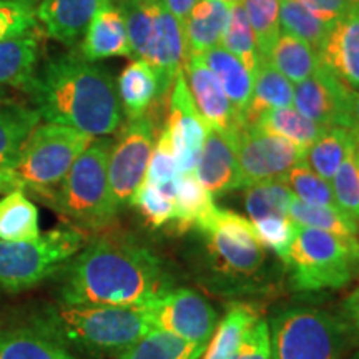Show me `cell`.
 <instances>
[{
    "mask_svg": "<svg viewBox=\"0 0 359 359\" xmlns=\"http://www.w3.org/2000/svg\"><path fill=\"white\" fill-rule=\"evenodd\" d=\"M259 318L258 309L250 303L235 302L218 321L217 330L203 351V359H231L246 331Z\"/></svg>",
    "mask_w": 359,
    "mask_h": 359,
    "instance_id": "27",
    "label": "cell"
},
{
    "mask_svg": "<svg viewBox=\"0 0 359 359\" xmlns=\"http://www.w3.org/2000/svg\"><path fill=\"white\" fill-rule=\"evenodd\" d=\"M222 47L224 50L233 53L246 67L251 77L257 74L262 57H259L257 39H255L253 29L250 25L248 15H246L240 0H236L230 6L228 20L222 35Z\"/></svg>",
    "mask_w": 359,
    "mask_h": 359,
    "instance_id": "35",
    "label": "cell"
},
{
    "mask_svg": "<svg viewBox=\"0 0 359 359\" xmlns=\"http://www.w3.org/2000/svg\"><path fill=\"white\" fill-rule=\"evenodd\" d=\"M283 266L290 275L291 288L299 293L344 288L359 276V238H343L296 224Z\"/></svg>",
    "mask_w": 359,
    "mask_h": 359,
    "instance_id": "7",
    "label": "cell"
},
{
    "mask_svg": "<svg viewBox=\"0 0 359 359\" xmlns=\"http://www.w3.org/2000/svg\"><path fill=\"white\" fill-rule=\"evenodd\" d=\"M32 327L75 354L118 356L150 330L143 308L70 304L40 309Z\"/></svg>",
    "mask_w": 359,
    "mask_h": 359,
    "instance_id": "4",
    "label": "cell"
},
{
    "mask_svg": "<svg viewBox=\"0 0 359 359\" xmlns=\"http://www.w3.org/2000/svg\"><path fill=\"white\" fill-rule=\"evenodd\" d=\"M180 173H193L198 163L208 127L201 118L188 90L185 72L180 70L170 88L168 118L165 122Z\"/></svg>",
    "mask_w": 359,
    "mask_h": 359,
    "instance_id": "14",
    "label": "cell"
},
{
    "mask_svg": "<svg viewBox=\"0 0 359 359\" xmlns=\"http://www.w3.org/2000/svg\"><path fill=\"white\" fill-rule=\"evenodd\" d=\"M253 29L259 57H268L280 37V0H240Z\"/></svg>",
    "mask_w": 359,
    "mask_h": 359,
    "instance_id": "40",
    "label": "cell"
},
{
    "mask_svg": "<svg viewBox=\"0 0 359 359\" xmlns=\"http://www.w3.org/2000/svg\"><path fill=\"white\" fill-rule=\"evenodd\" d=\"M264 58L293 85L311 77L321 67L320 53L311 45L285 32L280 34Z\"/></svg>",
    "mask_w": 359,
    "mask_h": 359,
    "instance_id": "31",
    "label": "cell"
},
{
    "mask_svg": "<svg viewBox=\"0 0 359 359\" xmlns=\"http://www.w3.org/2000/svg\"><path fill=\"white\" fill-rule=\"evenodd\" d=\"M120 105L128 120L145 115L160 93L156 72L147 62L135 58L125 67L116 82Z\"/></svg>",
    "mask_w": 359,
    "mask_h": 359,
    "instance_id": "21",
    "label": "cell"
},
{
    "mask_svg": "<svg viewBox=\"0 0 359 359\" xmlns=\"http://www.w3.org/2000/svg\"><path fill=\"white\" fill-rule=\"evenodd\" d=\"M331 27L333 25L314 17L298 0H280V29L311 45L316 52L321 48Z\"/></svg>",
    "mask_w": 359,
    "mask_h": 359,
    "instance_id": "38",
    "label": "cell"
},
{
    "mask_svg": "<svg viewBox=\"0 0 359 359\" xmlns=\"http://www.w3.org/2000/svg\"><path fill=\"white\" fill-rule=\"evenodd\" d=\"M80 53L90 62L111 57H132L127 22L114 0H105L83 35Z\"/></svg>",
    "mask_w": 359,
    "mask_h": 359,
    "instance_id": "20",
    "label": "cell"
},
{
    "mask_svg": "<svg viewBox=\"0 0 359 359\" xmlns=\"http://www.w3.org/2000/svg\"><path fill=\"white\" fill-rule=\"evenodd\" d=\"M230 6L219 0H198L187 17L183 30L190 53H203L222 43Z\"/></svg>",
    "mask_w": 359,
    "mask_h": 359,
    "instance_id": "24",
    "label": "cell"
},
{
    "mask_svg": "<svg viewBox=\"0 0 359 359\" xmlns=\"http://www.w3.org/2000/svg\"><path fill=\"white\" fill-rule=\"evenodd\" d=\"M114 140L98 137L72 165L45 201L80 231H102L116 218L109 185V158Z\"/></svg>",
    "mask_w": 359,
    "mask_h": 359,
    "instance_id": "5",
    "label": "cell"
},
{
    "mask_svg": "<svg viewBox=\"0 0 359 359\" xmlns=\"http://www.w3.org/2000/svg\"><path fill=\"white\" fill-rule=\"evenodd\" d=\"M341 311H343L344 321L351 327L353 333L359 336V285L344 298Z\"/></svg>",
    "mask_w": 359,
    "mask_h": 359,
    "instance_id": "48",
    "label": "cell"
},
{
    "mask_svg": "<svg viewBox=\"0 0 359 359\" xmlns=\"http://www.w3.org/2000/svg\"><path fill=\"white\" fill-rule=\"evenodd\" d=\"M231 359H273L269 326L266 321L258 320L246 331Z\"/></svg>",
    "mask_w": 359,
    "mask_h": 359,
    "instance_id": "46",
    "label": "cell"
},
{
    "mask_svg": "<svg viewBox=\"0 0 359 359\" xmlns=\"http://www.w3.org/2000/svg\"><path fill=\"white\" fill-rule=\"evenodd\" d=\"M42 122L34 107L0 103V172H8L22 147Z\"/></svg>",
    "mask_w": 359,
    "mask_h": 359,
    "instance_id": "25",
    "label": "cell"
},
{
    "mask_svg": "<svg viewBox=\"0 0 359 359\" xmlns=\"http://www.w3.org/2000/svg\"><path fill=\"white\" fill-rule=\"evenodd\" d=\"M150 327L191 343L208 344L218 325L213 304L190 288H172L143 308Z\"/></svg>",
    "mask_w": 359,
    "mask_h": 359,
    "instance_id": "13",
    "label": "cell"
},
{
    "mask_svg": "<svg viewBox=\"0 0 359 359\" xmlns=\"http://www.w3.org/2000/svg\"><path fill=\"white\" fill-rule=\"evenodd\" d=\"M22 90L48 123L67 125L95 138L122 127L123 110L114 77L82 53L47 58Z\"/></svg>",
    "mask_w": 359,
    "mask_h": 359,
    "instance_id": "2",
    "label": "cell"
},
{
    "mask_svg": "<svg viewBox=\"0 0 359 359\" xmlns=\"http://www.w3.org/2000/svg\"><path fill=\"white\" fill-rule=\"evenodd\" d=\"M288 217L296 224L316 228L343 238H358L359 235V223L338 206L308 205L294 198L290 205Z\"/></svg>",
    "mask_w": 359,
    "mask_h": 359,
    "instance_id": "36",
    "label": "cell"
},
{
    "mask_svg": "<svg viewBox=\"0 0 359 359\" xmlns=\"http://www.w3.org/2000/svg\"><path fill=\"white\" fill-rule=\"evenodd\" d=\"M42 235L39 210L22 188L6 193L0 198V240L34 241Z\"/></svg>",
    "mask_w": 359,
    "mask_h": 359,
    "instance_id": "30",
    "label": "cell"
},
{
    "mask_svg": "<svg viewBox=\"0 0 359 359\" xmlns=\"http://www.w3.org/2000/svg\"><path fill=\"white\" fill-rule=\"evenodd\" d=\"M198 55H201L215 77L219 80L223 92L226 93L236 115L243 122V114L248 109L251 93H253V77L250 75V72L233 53L224 50L219 45L198 53Z\"/></svg>",
    "mask_w": 359,
    "mask_h": 359,
    "instance_id": "22",
    "label": "cell"
},
{
    "mask_svg": "<svg viewBox=\"0 0 359 359\" xmlns=\"http://www.w3.org/2000/svg\"><path fill=\"white\" fill-rule=\"evenodd\" d=\"M163 111L150 107L145 115L128 120L114 142L109 158V185L111 200L120 210L130 205L145 180L148 161L163 128Z\"/></svg>",
    "mask_w": 359,
    "mask_h": 359,
    "instance_id": "11",
    "label": "cell"
},
{
    "mask_svg": "<svg viewBox=\"0 0 359 359\" xmlns=\"http://www.w3.org/2000/svg\"><path fill=\"white\" fill-rule=\"evenodd\" d=\"M175 205H177V222L172 224V228L178 235L191 231L217 208L213 196L198 182L195 173L182 175L175 191Z\"/></svg>",
    "mask_w": 359,
    "mask_h": 359,
    "instance_id": "34",
    "label": "cell"
},
{
    "mask_svg": "<svg viewBox=\"0 0 359 359\" xmlns=\"http://www.w3.org/2000/svg\"><path fill=\"white\" fill-rule=\"evenodd\" d=\"M6 98H7V93H6V90H2V88H0V103H4V102H6Z\"/></svg>",
    "mask_w": 359,
    "mask_h": 359,
    "instance_id": "53",
    "label": "cell"
},
{
    "mask_svg": "<svg viewBox=\"0 0 359 359\" xmlns=\"http://www.w3.org/2000/svg\"><path fill=\"white\" fill-rule=\"evenodd\" d=\"M298 2L325 24L333 25L336 20L346 15L353 7H356L359 0H298Z\"/></svg>",
    "mask_w": 359,
    "mask_h": 359,
    "instance_id": "47",
    "label": "cell"
},
{
    "mask_svg": "<svg viewBox=\"0 0 359 359\" xmlns=\"http://www.w3.org/2000/svg\"><path fill=\"white\" fill-rule=\"evenodd\" d=\"M58 302L145 308L175 288L160 257L125 235H102L60 269Z\"/></svg>",
    "mask_w": 359,
    "mask_h": 359,
    "instance_id": "1",
    "label": "cell"
},
{
    "mask_svg": "<svg viewBox=\"0 0 359 359\" xmlns=\"http://www.w3.org/2000/svg\"><path fill=\"white\" fill-rule=\"evenodd\" d=\"M230 137L235 143L243 187L251 183L283 180L302 163L304 150L286 138L268 133L257 125L241 123Z\"/></svg>",
    "mask_w": 359,
    "mask_h": 359,
    "instance_id": "12",
    "label": "cell"
},
{
    "mask_svg": "<svg viewBox=\"0 0 359 359\" xmlns=\"http://www.w3.org/2000/svg\"><path fill=\"white\" fill-rule=\"evenodd\" d=\"M0 359H82L34 327L0 330Z\"/></svg>",
    "mask_w": 359,
    "mask_h": 359,
    "instance_id": "29",
    "label": "cell"
},
{
    "mask_svg": "<svg viewBox=\"0 0 359 359\" xmlns=\"http://www.w3.org/2000/svg\"><path fill=\"white\" fill-rule=\"evenodd\" d=\"M180 178H182V173H180L177 158H175L168 132L163 125V128L158 133V138H156L154 151H151L143 182L148 183V185H154L155 188H158V190L175 198V191H177Z\"/></svg>",
    "mask_w": 359,
    "mask_h": 359,
    "instance_id": "39",
    "label": "cell"
},
{
    "mask_svg": "<svg viewBox=\"0 0 359 359\" xmlns=\"http://www.w3.org/2000/svg\"><path fill=\"white\" fill-rule=\"evenodd\" d=\"M165 4V7L168 8V12L177 19L180 24H185L187 17L190 15L191 8L195 7V4L198 0H161Z\"/></svg>",
    "mask_w": 359,
    "mask_h": 359,
    "instance_id": "49",
    "label": "cell"
},
{
    "mask_svg": "<svg viewBox=\"0 0 359 359\" xmlns=\"http://www.w3.org/2000/svg\"><path fill=\"white\" fill-rule=\"evenodd\" d=\"M95 140L92 135L58 123H39L7 173L39 196H48L70 172L75 160Z\"/></svg>",
    "mask_w": 359,
    "mask_h": 359,
    "instance_id": "9",
    "label": "cell"
},
{
    "mask_svg": "<svg viewBox=\"0 0 359 359\" xmlns=\"http://www.w3.org/2000/svg\"><path fill=\"white\" fill-rule=\"evenodd\" d=\"M20 188V183L12 177L11 173L0 172V195H6V193Z\"/></svg>",
    "mask_w": 359,
    "mask_h": 359,
    "instance_id": "51",
    "label": "cell"
},
{
    "mask_svg": "<svg viewBox=\"0 0 359 359\" xmlns=\"http://www.w3.org/2000/svg\"><path fill=\"white\" fill-rule=\"evenodd\" d=\"M273 359H344L353 330L343 316L313 306H291L269 321Z\"/></svg>",
    "mask_w": 359,
    "mask_h": 359,
    "instance_id": "8",
    "label": "cell"
},
{
    "mask_svg": "<svg viewBox=\"0 0 359 359\" xmlns=\"http://www.w3.org/2000/svg\"><path fill=\"white\" fill-rule=\"evenodd\" d=\"M130 205H133L140 212L148 226L151 228L172 226L177 222V205H175L173 196L145 182L135 193Z\"/></svg>",
    "mask_w": 359,
    "mask_h": 359,
    "instance_id": "42",
    "label": "cell"
},
{
    "mask_svg": "<svg viewBox=\"0 0 359 359\" xmlns=\"http://www.w3.org/2000/svg\"><path fill=\"white\" fill-rule=\"evenodd\" d=\"M344 359H359V349L358 351H354L353 354H349V356H346Z\"/></svg>",
    "mask_w": 359,
    "mask_h": 359,
    "instance_id": "54",
    "label": "cell"
},
{
    "mask_svg": "<svg viewBox=\"0 0 359 359\" xmlns=\"http://www.w3.org/2000/svg\"><path fill=\"white\" fill-rule=\"evenodd\" d=\"M356 137L353 130L341 125L327 127L311 147L304 151L303 161L326 182H331L344 158L354 148Z\"/></svg>",
    "mask_w": 359,
    "mask_h": 359,
    "instance_id": "28",
    "label": "cell"
},
{
    "mask_svg": "<svg viewBox=\"0 0 359 359\" xmlns=\"http://www.w3.org/2000/svg\"><path fill=\"white\" fill-rule=\"evenodd\" d=\"M193 173L212 196L226 195L243 187L236 148L230 135L208 128L198 163Z\"/></svg>",
    "mask_w": 359,
    "mask_h": 359,
    "instance_id": "17",
    "label": "cell"
},
{
    "mask_svg": "<svg viewBox=\"0 0 359 359\" xmlns=\"http://www.w3.org/2000/svg\"><path fill=\"white\" fill-rule=\"evenodd\" d=\"M344 127L359 135V90H351V93H349L346 105V125Z\"/></svg>",
    "mask_w": 359,
    "mask_h": 359,
    "instance_id": "50",
    "label": "cell"
},
{
    "mask_svg": "<svg viewBox=\"0 0 359 359\" xmlns=\"http://www.w3.org/2000/svg\"><path fill=\"white\" fill-rule=\"evenodd\" d=\"M37 30L34 0H0V40Z\"/></svg>",
    "mask_w": 359,
    "mask_h": 359,
    "instance_id": "44",
    "label": "cell"
},
{
    "mask_svg": "<svg viewBox=\"0 0 359 359\" xmlns=\"http://www.w3.org/2000/svg\"><path fill=\"white\" fill-rule=\"evenodd\" d=\"M293 88L294 85L269 64L268 58H259L257 74L253 75V93L248 109L243 114V123L253 125L264 111L291 107Z\"/></svg>",
    "mask_w": 359,
    "mask_h": 359,
    "instance_id": "23",
    "label": "cell"
},
{
    "mask_svg": "<svg viewBox=\"0 0 359 359\" xmlns=\"http://www.w3.org/2000/svg\"><path fill=\"white\" fill-rule=\"evenodd\" d=\"M105 0H40L37 20L48 37L65 47H75Z\"/></svg>",
    "mask_w": 359,
    "mask_h": 359,
    "instance_id": "19",
    "label": "cell"
},
{
    "mask_svg": "<svg viewBox=\"0 0 359 359\" xmlns=\"http://www.w3.org/2000/svg\"><path fill=\"white\" fill-rule=\"evenodd\" d=\"M191 231L196 233L191 266L201 286L241 302L271 293L275 271L248 218L217 206Z\"/></svg>",
    "mask_w": 359,
    "mask_h": 359,
    "instance_id": "3",
    "label": "cell"
},
{
    "mask_svg": "<svg viewBox=\"0 0 359 359\" xmlns=\"http://www.w3.org/2000/svg\"><path fill=\"white\" fill-rule=\"evenodd\" d=\"M293 200V193L283 180H268L245 187V208L250 222L268 217H288Z\"/></svg>",
    "mask_w": 359,
    "mask_h": 359,
    "instance_id": "37",
    "label": "cell"
},
{
    "mask_svg": "<svg viewBox=\"0 0 359 359\" xmlns=\"http://www.w3.org/2000/svg\"><path fill=\"white\" fill-rule=\"evenodd\" d=\"M349 88L331 70L321 64L311 77L296 83L293 88L294 109L313 122L333 127L346 125V105Z\"/></svg>",
    "mask_w": 359,
    "mask_h": 359,
    "instance_id": "15",
    "label": "cell"
},
{
    "mask_svg": "<svg viewBox=\"0 0 359 359\" xmlns=\"http://www.w3.org/2000/svg\"><path fill=\"white\" fill-rule=\"evenodd\" d=\"M219 2L226 4V6H231V4H233V2H236V0H219Z\"/></svg>",
    "mask_w": 359,
    "mask_h": 359,
    "instance_id": "55",
    "label": "cell"
},
{
    "mask_svg": "<svg viewBox=\"0 0 359 359\" xmlns=\"http://www.w3.org/2000/svg\"><path fill=\"white\" fill-rule=\"evenodd\" d=\"M251 224L259 243L285 264L296 233V223L293 219L290 217H268L251 222Z\"/></svg>",
    "mask_w": 359,
    "mask_h": 359,
    "instance_id": "43",
    "label": "cell"
},
{
    "mask_svg": "<svg viewBox=\"0 0 359 359\" xmlns=\"http://www.w3.org/2000/svg\"><path fill=\"white\" fill-rule=\"evenodd\" d=\"M253 125L264 132L286 138L304 151L327 128L326 125L313 122L311 118L299 114L294 107H281L264 111Z\"/></svg>",
    "mask_w": 359,
    "mask_h": 359,
    "instance_id": "32",
    "label": "cell"
},
{
    "mask_svg": "<svg viewBox=\"0 0 359 359\" xmlns=\"http://www.w3.org/2000/svg\"><path fill=\"white\" fill-rule=\"evenodd\" d=\"M318 53L327 70L359 90V4L334 22Z\"/></svg>",
    "mask_w": 359,
    "mask_h": 359,
    "instance_id": "18",
    "label": "cell"
},
{
    "mask_svg": "<svg viewBox=\"0 0 359 359\" xmlns=\"http://www.w3.org/2000/svg\"><path fill=\"white\" fill-rule=\"evenodd\" d=\"M296 200L316 206H338L331 183L316 175L304 161L298 163L283 178ZM339 208V206H338Z\"/></svg>",
    "mask_w": 359,
    "mask_h": 359,
    "instance_id": "41",
    "label": "cell"
},
{
    "mask_svg": "<svg viewBox=\"0 0 359 359\" xmlns=\"http://www.w3.org/2000/svg\"><path fill=\"white\" fill-rule=\"evenodd\" d=\"M185 79L195 109L208 128L231 135L241 120L223 92L222 83L198 53H190L185 64Z\"/></svg>",
    "mask_w": 359,
    "mask_h": 359,
    "instance_id": "16",
    "label": "cell"
},
{
    "mask_svg": "<svg viewBox=\"0 0 359 359\" xmlns=\"http://www.w3.org/2000/svg\"><path fill=\"white\" fill-rule=\"evenodd\" d=\"M40 43L32 34L0 40V85L22 88L39 67Z\"/></svg>",
    "mask_w": 359,
    "mask_h": 359,
    "instance_id": "26",
    "label": "cell"
},
{
    "mask_svg": "<svg viewBox=\"0 0 359 359\" xmlns=\"http://www.w3.org/2000/svg\"><path fill=\"white\" fill-rule=\"evenodd\" d=\"M354 137H356V143H354V161H356V168L359 173V135L354 133Z\"/></svg>",
    "mask_w": 359,
    "mask_h": 359,
    "instance_id": "52",
    "label": "cell"
},
{
    "mask_svg": "<svg viewBox=\"0 0 359 359\" xmlns=\"http://www.w3.org/2000/svg\"><path fill=\"white\" fill-rule=\"evenodd\" d=\"M127 22L132 57L147 62L158 75L156 100L170 97L175 75L185 69L188 45L183 25L161 0H114Z\"/></svg>",
    "mask_w": 359,
    "mask_h": 359,
    "instance_id": "6",
    "label": "cell"
},
{
    "mask_svg": "<svg viewBox=\"0 0 359 359\" xmlns=\"http://www.w3.org/2000/svg\"><path fill=\"white\" fill-rule=\"evenodd\" d=\"M205 348V344L191 343L167 331L150 327L116 359H200Z\"/></svg>",
    "mask_w": 359,
    "mask_h": 359,
    "instance_id": "33",
    "label": "cell"
},
{
    "mask_svg": "<svg viewBox=\"0 0 359 359\" xmlns=\"http://www.w3.org/2000/svg\"><path fill=\"white\" fill-rule=\"evenodd\" d=\"M330 183L339 208L359 223V173L354 161V148L346 155Z\"/></svg>",
    "mask_w": 359,
    "mask_h": 359,
    "instance_id": "45",
    "label": "cell"
},
{
    "mask_svg": "<svg viewBox=\"0 0 359 359\" xmlns=\"http://www.w3.org/2000/svg\"><path fill=\"white\" fill-rule=\"evenodd\" d=\"M85 245L77 228H55L34 241L0 240V290H29L55 275Z\"/></svg>",
    "mask_w": 359,
    "mask_h": 359,
    "instance_id": "10",
    "label": "cell"
}]
</instances>
